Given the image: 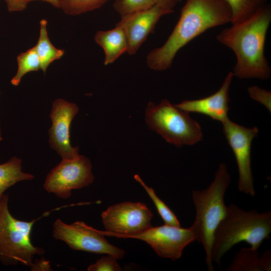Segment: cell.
<instances>
[{"label": "cell", "mask_w": 271, "mask_h": 271, "mask_svg": "<svg viewBox=\"0 0 271 271\" xmlns=\"http://www.w3.org/2000/svg\"><path fill=\"white\" fill-rule=\"evenodd\" d=\"M230 22V9L223 0H186L167 41L147 55V66L156 71L169 69L178 52L190 41L211 28Z\"/></svg>", "instance_id": "6da1fadb"}, {"label": "cell", "mask_w": 271, "mask_h": 271, "mask_svg": "<svg viewBox=\"0 0 271 271\" xmlns=\"http://www.w3.org/2000/svg\"><path fill=\"white\" fill-rule=\"evenodd\" d=\"M270 7L264 5L244 21L224 29L216 40L234 53L236 63L231 71L239 79L270 78L271 68L265 56Z\"/></svg>", "instance_id": "7a4b0ae2"}, {"label": "cell", "mask_w": 271, "mask_h": 271, "mask_svg": "<svg viewBox=\"0 0 271 271\" xmlns=\"http://www.w3.org/2000/svg\"><path fill=\"white\" fill-rule=\"evenodd\" d=\"M271 233V212L244 211L235 204L226 206L224 214L213 235L212 260L220 267L222 256L232 246L246 242L258 250Z\"/></svg>", "instance_id": "3957f363"}, {"label": "cell", "mask_w": 271, "mask_h": 271, "mask_svg": "<svg viewBox=\"0 0 271 271\" xmlns=\"http://www.w3.org/2000/svg\"><path fill=\"white\" fill-rule=\"evenodd\" d=\"M230 181L226 165L222 163L219 165L214 180L207 188L192 192L196 213L191 227L196 240L203 246L209 271L214 270L211 256L213 235L224 214V195Z\"/></svg>", "instance_id": "277c9868"}, {"label": "cell", "mask_w": 271, "mask_h": 271, "mask_svg": "<svg viewBox=\"0 0 271 271\" xmlns=\"http://www.w3.org/2000/svg\"><path fill=\"white\" fill-rule=\"evenodd\" d=\"M8 203L9 197L4 194L0 198V261L5 265L21 264L31 267L35 256L45 252L35 246L31 239L33 226L38 219H16L10 212Z\"/></svg>", "instance_id": "5b68a950"}, {"label": "cell", "mask_w": 271, "mask_h": 271, "mask_svg": "<svg viewBox=\"0 0 271 271\" xmlns=\"http://www.w3.org/2000/svg\"><path fill=\"white\" fill-rule=\"evenodd\" d=\"M148 127L168 143L180 148L192 146L201 141L203 133L199 124L187 112L163 99L155 104L148 102L145 113Z\"/></svg>", "instance_id": "8992f818"}, {"label": "cell", "mask_w": 271, "mask_h": 271, "mask_svg": "<svg viewBox=\"0 0 271 271\" xmlns=\"http://www.w3.org/2000/svg\"><path fill=\"white\" fill-rule=\"evenodd\" d=\"M153 214L142 202H123L111 205L101 213L105 236L125 238L152 226Z\"/></svg>", "instance_id": "52a82bcc"}, {"label": "cell", "mask_w": 271, "mask_h": 271, "mask_svg": "<svg viewBox=\"0 0 271 271\" xmlns=\"http://www.w3.org/2000/svg\"><path fill=\"white\" fill-rule=\"evenodd\" d=\"M53 236L64 242L71 249L97 254L112 255L122 258L125 251L110 244L100 230L81 221L67 224L57 219L53 225Z\"/></svg>", "instance_id": "ba28073f"}, {"label": "cell", "mask_w": 271, "mask_h": 271, "mask_svg": "<svg viewBox=\"0 0 271 271\" xmlns=\"http://www.w3.org/2000/svg\"><path fill=\"white\" fill-rule=\"evenodd\" d=\"M90 160L79 155L71 160H62L47 175L44 189L57 197L67 199L73 190L89 186L94 179Z\"/></svg>", "instance_id": "9c48e42d"}, {"label": "cell", "mask_w": 271, "mask_h": 271, "mask_svg": "<svg viewBox=\"0 0 271 271\" xmlns=\"http://www.w3.org/2000/svg\"><path fill=\"white\" fill-rule=\"evenodd\" d=\"M223 131L235 156L239 173L238 190L254 197L255 191L251 168V146L258 129L244 127L229 118L222 123Z\"/></svg>", "instance_id": "30bf717a"}, {"label": "cell", "mask_w": 271, "mask_h": 271, "mask_svg": "<svg viewBox=\"0 0 271 271\" xmlns=\"http://www.w3.org/2000/svg\"><path fill=\"white\" fill-rule=\"evenodd\" d=\"M180 1L163 0L149 8L121 17L116 25L122 27L125 31L129 55L136 54L149 35L153 33L160 18L173 13Z\"/></svg>", "instance_id": "8fae6325"}, {"label": "cell", "mask_w": 271, "mask_h": 271, "mask_svg": "<svg viewBox=\"0 0 271 271\" xmlns=\"http://www.w3.org/2000/svg\"><path fill=\"white\" fill-rule=\"evenodd\" d=\"M125 238L144 241L150 245L159 256L173 260L180 258L184 248L196 240L191 226L182 228L165 224L160 226H151Z\"/></svg>", "instance_id": "7c38bea8"}, {"label": "cell", "mask_w": 271, "mask_h": 271, "mask_svg": "<svg viewBox=\"0 0 271 271\" xmlns=\"http://www.w3.org/2000/svg\"><path fill=\"white\" fill-rule=\"evenodd\" d=\"M78 111L75 103L64 99H56L52 103L50 114L52 124L48 131L49 144L62 160L73 159L79 155L78 147H72L70 139L71 122Z\"/></svg>", "instance_id": "4fadbf2b"}, {"label": "cell", "mask_w": 271, "mask_h": 271, "mask_svg": "<svg viewBox=\"0 0 271 271\" xmlns=\"http://www.w3.org/2000/svg\"><path fill=\"white\" fill-rule=\"evenodd\" d=\"M234 77L229 72L219 89L207 97L192 100H184L175 104L187 112H195L207 115L222 123L228 119L229 89Z\"/></svg>", "instance_id": "5bb4252c"}, {"label": "cell", "mask_w": 271, "mask_h": 271, "mask_svg": "<svg viewBox=\"0 0 271 271\" xmlns=\"http://www.w3.org/2000/svg\"><path fill=\"white\" fill-rule=\"evenodd\" d=\"M95 42L105 54L104 64L113 63L121 55L127 52L128 42L123 28L116 24L115 27L107 31H99L95 36Z\"/></svg>", "instance_id": "9a60e30c"}, {"label": "cell", "mask_w": 271, "mask_h": 271, "mask_svg": "<svg viewBox=\"0 0 271 271\" xmlns=\"http://www.w3.org/2000/svg\"><path fill=\"white\" fill-rule=\"evenodd\" d=\"M34 178L33 175L22 171V161L15 156L0 164V198L9 188L17 183Z\"/></svg>", "instance_id": "2e32d148"}, {"label": "cell", "mask_w": 271, "mask_h": 271, "mask_svg": "<svg viewBox=\"0 0 271 271\" xmlns=\"http://www.w3.org/2000/svg\"><path fill=\"white\" fill-rule=\"evenodd\" d=\"M47 21L43 19L40 22V35L35 46L39 56L41 69L45 74L50 64L60 59L64 54V50L56 48L51 42L47 32Z\"/></svg>", "instance_id": "e0dca14e"}, {"label": "cell", "mask_w": 271, "mask_h": 271, "mask_svg": "<svg viewBox=\"0 0 271 271\" xmlns=\"http://www.w3.org/2000/svg\"><path fill=\"white\" fill-rule=\"evenodd\" d=\"M229 271H263L258 250L242 248L234 256L227 267Z\"/></svg>", "instance_id": "ac0fdd59"}, {"label": "cell", "mask_w": 271, "mask_h": 271, "mask_svg": "<svg viewBox=\"0 0 271 271\" xmlns=\"http://www.w3.org/2000/svg\"><path fill=\"white\" fill-rule=\"evenodd\" d=\"M229 7L232 25L240 23L265 5L267 0H223Z\"/></svg>", "instance_id": "d6986e66"}, {"label": "cell", "mask_w": 271, "mask_h": 271, "mask_svg": "<svg viewBox=\"0 0 271 271\" xmlns=\"http://www.w3.org/2000/svg\"><path fill=\"white\" fill-rule=\"evenodd\" d=\"M17 72L11 80L14 86H18L22 77L27 73L40 69L41 64L35 46L25 52L20 53L17 58Z\"/></svg>", "instance_id": "ffe728a7"}, {"label": "cell", "mask_w": 271, "mask_h": 271, "mask_svg": "<svg viewBox=\"0 0 271 271\" xmlns=\"http://www.w3.org/2000/svg\"><path fill=\"white\" fill-rule=\"evenodd\" d=\"M134 179L138 182L145 189L147 194L152 200L159 214L163 219L165 224L181 226L180 223L174 213L170 208L156 195L154 189L148 186L138 175H135Z\"/></svg>", "instance_id": "44dd1931"}, {"label": "cell", "mask_w": 271, "mask_h": 271, "mask_svg": "<svg viewBox=\"0 0 271 271\" xmlns=\"http://www.w3.org/2000/svg\"><path fill=\"white\" fill-rule=\"evenodd\" d=\"M109 0H58L59 8L67 15L76 16L97 9Z\"/></svg>", "instance_id": "7402d4cb"}, {"label": "cell", "mask_w": 271, "mask_h": 271, "mask_svg": "<svg viewBox=\"0 0 271 271\" xmlns=\"http://www.w3.org/2000/svg\"><path fill=\"white\" fill-rule=\"evenodd\" d=\"M163 0H115L114 11L120 17L149 8Z\"/></svg>", "instance_id": "603a6c76"}, {"label": "cell", "mask_w": 271, "mask_h": 271, "mask_svg": "<svg viewBox=\"0 0 271 271\" xmlns=\"http://www.w3.org/2000/svg\"><path fill=\"white\" fill-rule=\"evenodd\" d=\"M118 259L115 256L107 254L98 259L95 263L87 267L88 271H120L121 267L117 262Z\"/></svg>", "instance_id": "cb8c5ba5"}, {"label": "cell", "mask_w": 271, "mask_h": 271, "mask_svg": "<svg viewBox=\"0 0 271 271\" xmlns=\"http://www.w3.org/2000/svg\"><path fill=\"white\" fill-rule=\"evenodd\" d=\"M248 92L251 98L262 103L270 111L271 93L269 91L252 86L248 88Z\"/></svg>", "instance_id": "d4e9b609"}, {"label": "cell", "mask_w": 271, "mask_h": 271, "mask_svg": "<svg viewBox=\"0 0 271 271\" xmlns=\"http://www.w3.org/2000/svg\"><path fill=\"white\" fill-rule=\"evenodd\" d=\"M40 0H5L10 12H21L25 10L30 2Z\"/></svg>", "instance_id": "484cf974"}, {"label": "cell", "mask_w": 271, "mask_h": 271, "mask_svg": "<svg viewBox=\"0 0 271 271\" xmlns=\"http://www.w3.org/2000/svg\"><path fill=\"white\" fill-rule=\"evenodd\" d=\"M264 270L270 271L271 268V252L269 250H265L260 256Z\"/></svg>", "instance_id": "4316f807"}, {"label": "cell", "mask_w": 271, "mask_h": 271, "mask_svg": "<svg viewBox=\"0 0 271 271\" xmlns=\"http://www.w3.org/2000/svg\"><path fill=\"white\" fill-rule=\"evenodd\" d=\"M31 267L32 269H34V270H49L51 269L49 261L43 260H40L37 261H34L33 265Z\"/></svg>", "instance_id": "83f0119b"}, {"label": "cell", "mask_w": 271, "mask_h": 271, "mask_svg": "<svg viewBox=\"0 0 271 271\" xmlns=\"http://www.w3.org/2000/svg\"><path fill=\"white\" fill-rule=\"evenodd\" d=\"M51 4L52 6L56 8H59V3L58 0H41Z\"/></svg>", "instance_id": "f1b7e54d"}, {"label": "cell", "mask_w": 271, "mask_h": 271, "mask_svg": "<svg viewBox=\"0 0 271 271\" xmlns=\"http://www.w3.org/2000/svg\"><path fill=\"white\" fill-rule=\"evenodd\" d=\"M0 93H1V92H0ZM2 140H3V137L2 135V131L1 129V126H0V142L2 141Z\"/></svg>", "instance_id": "f546056e"}]
</instances>
